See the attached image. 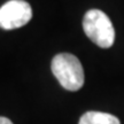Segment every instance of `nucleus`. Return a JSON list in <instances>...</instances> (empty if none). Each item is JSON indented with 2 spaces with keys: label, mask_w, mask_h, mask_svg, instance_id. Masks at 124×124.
<instances>
[{
  "label": "nucleus",
  "mask_w": 124,
  "mask_h": 124,
  "mask_svg": "<svg viewBox=\"0 0 124 124\" xmlns=\"http://www.w3.org/2000/svg\"><path fill=\"white\" fill-rule=\"evenodd\" d=\"M78 124H121L116 116L102 111H87L80 116Z\"/></svg>",
  "instance_id": "20e7f679"
},
{
  "label": "nucleus",
  "mask_w": 124,
  "mask_h": 124,
  "mask_svg": "<svg viewBox=\"0 0 124 124\" xmlns=\"http://www.w3.org/2000/svg\"><path fill=\"white\" fill-rule=\"evenodd\" d=\"M31 17V6L24 0H9L0 7V28L4 30L23 27Z\"/></svg>",
  "instance_id": "7ed1b4c3"
},
{
  "label": "nucleus",
  "mask_w": 124,
  "mask_h": 124,
  "mask_svg": "<svg viewBox=\"0 0 124 124\" xmlns=\"http://www.w3.org/2000/svg\"><path fill=\"white\" fill-rule=\"evenodd\" d=\"M0 124H14V123L9 118H7V117L0 116Z\"/></svg>",
  "instance_id": "39448f33"
},
{
  "label": "nucleus",
  "mask_w": 124,
  "mask_h": 124,
  "mask_svg": "<svg viewBox=\"0 0 124 124\" xmlns=\"http://www.w3.org/2000/svg\"><path fill=\"white\" fill-rule=\"evenodd\" d=\"M86 36L101 48H109L115 40V30L110 18L100 9H90L83 18Z\"/></svg>",
  "instance_id": "f03ea898"
},
{
  "label": "nucleus",
  "mask_w": 124,
  "mask_h": 124,
  "mask_svg": "<svg viewBox=\"0 0 124 124\" xmlns=\"http://www.w3.org/2000/svg\"><path fill=\"white\" fill-rule=\"evenodd\" d=\"M51 69L63 89L78 91L84 85V69L77 56L70 53H60L52 60Z\"/></svg>",
  "instance_id": "f257e3e1"
}]
</instances>
